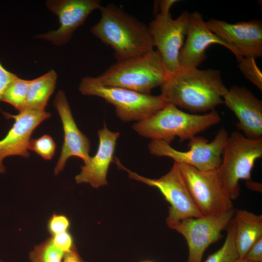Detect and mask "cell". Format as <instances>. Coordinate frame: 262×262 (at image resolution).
<instances>
[{
  "mask_svg": "<svg viewBox=\"0 0 262 262\" xmlns=\"http://www.w3.org/2000/svg\"><path fill=\"white\" fill-rule=\"evenodd\" d=\"M16 77L17 75L6 69L0 62V99L8 86Z\"/></svg>",
  "mask_w": 262,
  "mask_h": 262,
  "instance_id": "29",
  "label": "cell"
},
{
  "mask_svg": "<svg viewBox=\"0 0 262 262\" xmlns=\"http://www.w3.org/2000/svg\"><path fill=\"white\" fill-rule=\"evenodd\" d=\"M223 104L238 119L236 125L252 139L262 138V101L246 87L234 85L223 98Z\"/></svg>",
  "mask_w": 262,
  "mask_h": 262,
  "instance_id": "16",
  "label": "cell"
},
{
  "mask_svg": "<svg viewBox=\"0 0 262 262\" xmlns=\"http://www.w3.org/2000/svg\"><path fill=\"white\" fill-rule=\"evenodd\" d=\"M221 120L215 110L203 115L192 114L168 103L163 108L132 126L139 135L170 144L178 137L180 142L189 140Z\"/></svg>",
  "mask_w": 262,
  "mask_h": 262,
  "instance_id": "3",
  "label": "cell"
},
{
  "mask_svg": "<svg viewBox=\"0 0 262 262\" xmlns=\"http://www.w3.org/2000/svg\"><path fill=\"white\" fill-rule=\"evenodd\" d=\"M262 157V138L252 139L238 131L229 135L218 169L223 185L232 200L240 192L239 181L251 180L255 162Z\"/></svg>",
  "mask_w": 262,
  "mask_h": 262,
  "instance_id": "6",
  "label": "cell"
},
{
  "mask_svg": "<svg viewBox=\"0 0 262 262\" xmlns=\"http://www.w3.org/2000/svg\"><path fill=\"white\" fill-rule=\"evenodd\" d=\"M65 253L54 244L52 238L36 246L29 254L31 262H62Z\"/></svg>",
  "mask_w": 262,
  "mask_h": 262,
  "instance_id": "23",
  "label": "cell"
},
{
  "mask_svg": "<svg viewBox=\"0 0 262 262\" xmlns=\"http://www.w3.org/2000/svg\"><path fill=\"white\" fill-rule=\"evenodd\" d=\"M234 262H246V261L243 260V259H238V260H236Z\"/></svg>",
  "mask_w": 262,
  "mask_h": 262,
  "instance_id": "33",
  "label": "cell"
},
{
  "mask_svg": "<svg viewBox=\"0 0 262 262\" xmlns=\"http://www.w3.org/2000/svg\"><path fill=\"white\" fill-rule=\"evenodd\" d=\"M225 128L220 129L211 141L201 136L189 140V149L178 150L161 140H152L148 145L150 154L158 157H167L179 164L191 165L201 171L218 168L222 162L223 148L229 136Z\"/></svg>",
  "mask_w": 262,
  "mask_h": 262,
  "instance_id": "8",
  "label": "cell"
},
{
  "mask_svg": "<svg viewBox=\"0 0 262 262\" xmlns=\"http://www.w3.org/2000/svg\"><path fill=\"white\" fill-rule=\"evenodd\" d=\"M186 37L179 55L181 70L197 68L206 59V49L213 44L226 47L236 59L241 56L233 48L209 29L202 15L197 11L188 13Z\"/></svg>",
  "mask_w": 262,
  "mask_h": 262,
  "instance_id": "13",
  "label": "cell"
},
{
  "mask_svg": "<svg viewBox=\"0 0 262 262\" xmlns=\"http://www.w3.org/2000/svg\"><path fill=\"white\" fill-rule=\"evenodd\" d=\"M246 184L247 187L253 190L260 191L261 190L262 185L259 183L252 181L251 180L246 181Z\"/></svg>",
  "mask_w": 262,
  "mask_h": 262,
  "instance_id": "32",
  "label": "cell"
},
{
  "mask_svg": "<svg viewBox=\"0 0 262 262\" xmlns=\"http://www.w3.org/2000/svg\"><path fill=\"white\" fill-rule=\"evenodd\" d=\"M150 262V261H144V262Z\"/></svg>",
  "mask_w": 262,
  "mask_h": 262,
  "instance_id": "34",
  "label": "cell"
},
{
  "mask_svg": "<svg viewBox=\"0 0 262 262\" xmlns=\"http://www.w3.org/2000/svg\"><path fill=\"white\" fill-rule=\"evenodd\" d=\"M99 10L100 18L91 32L113 49L117 61L154 49L148 26L113 4L101 5Z\"/></svg>",
  "mask_w": 262,
  "mask_h": 262,
  "instance_id": "2",
  "label": "cell"
},
{
  "mask_svg": "<svg viewBox=\"0 0 262 262\" xmlns=\"http://www.w3.org/2000/svg\"><path fill=\"white\" fill-rule=\"evenodd\" d=\"M51 237L55 246L65 253L75 246L72 236L68 231L52 235Z\"/></svg>",
  "mask_w": 262,
  "mask_h": 262,
  "instance_id": "27",
  "label": "cell"
},
{
  "mask_svg": "<svg viewBox=\"0 0 262 262\" xmlns=\"http://www.w3.org/2000/svg\"><path fill=\"white\" fill-rule=\"evenodd\" d=\"M53 105L61 118L64 132L63 144L54 169V174L57 175L63 170L67 160L72 156L82 159L84 163L88 161L90 158L91 144L89 139L77 126L63 90L58 91Z\"/></svg>",
  "mask_w": 262,
  "mask_h": 262,
  "instance_id": "17",
  "label": "cell"
},
{
  "mask_svg": "<svg viewBox=\"0 0 262 262\" xmlns=\"http://www.w3.org/2000/svg\"><path fill=\"white\" fill-rule=\"evenodd\" d=\"M236 60L238 66L243 75L262 91V73L256 63L255 58L240 56Z\"/></svg>",
  "mask_w": 262,
  "mask_h": 262,
  "instance_id": "24",
  "label": "cell"
},
{
  "mask_svg": "<svg viewBox=\"0 0 262 262\" xmlns=\"http://www.w3.org/2000/svg\"><path fill=\"white\" fill-rule=\"evenodd\" d=\"M28 149L34 151L43 159L49 160L54 155L56 145L49 135L45 134L37 139L31 138Z\"/></svg>",
  "mask_w": 262,
  "mask_h": 262,
  "instance_id": "25",
  "label": "cell"
},
{
  "mask_svg": "<svg viewBox=\"0 0 262 262\" xmlns=\"http://www.w3.org/2000/svg\"><path fill=\"white\" fill-rule=\"evenodd\" d=\"M48 9L57 15L59 27L56 30L35 36L56 46L67 43L74 31L82 25L88 16L101 6L99 0H49L46 2Z\"/></svg>",
  "mask_w": 262,
  "mask_h": 262,
  "instance_id": "12",
  "label": "cell"
},
{
  "mask_svg": "<svg viewBox=\"0 0 262 262\" xmlns=\"http://www.w3.org/2000/svg\"><path fill=\"white\" fill-rule=\"evenodd\" d=\"M227 235L222 246L208 256L204 262H234L239 259L235 243V224L233 219L227 228Z\"/></svg>",
  "mask_w": 262,
  "mask_h": 262,
  "instance_id": "22",
  "label": "cell"
},
{
  "mask_svg": "<svg viewBox=\"0 0 262 262\" xmlns=\"http://www.w3.org/2000/svg\"><path fill=\"white\" fill-rule=\"evenodd\" d=\"M233 219L235 245L239 259H242L254 243L262 237V215L235 209Z\"/></svg>",
  "mask_w": 262,
  "mask_h": 262,
  "instance_id": "19",
  "label": "cell"
},
{
  "mask_svg": "<svg viewBox=\"0 0 262 262\" xmlns=\"http://www.w3.org/2000/svg\"><path fill=\"white\" fill-rule=\"evenodd\" d=\"M30 80L16 77L6 88L0 101L11 104L19 112L25 109Z\"/></svg>",
  "mask_w": 262,
  "mask_h": 262,
  "instance_id": "21",
  "label": "cell"
},
{
  "mask_svg": "<svg viewBox=\"0 0 262 262\" xmlns=\"http://www.w3.org/2000/svg\"><path fill=\"white\" fill-rule=\"evenodd\" d=\"M209 29L234 49L239 56L256 58L262 56V22L259 19L234 24L211 18Z\"/></svg>",
  "mask_w": 262,
  "mask_h": 262,
  "instance_id": "14",
  "label": "cell"
},
{
  "mask_svg": "<svg viewBox=\"0 0 262 262\" xmlns=\"http://www.w3.org/2000/svg\"><path fill=\"white\" fill-rule=\"evenodd\" d=\"M94 78L104 86L150 94L153 88L164 83L166 76L161 56L153 49L141 55L116 61Z\"/></svg>",
  "mask_w": 262,
  "mask_h": 262,
  "instance_id": "4",
  "label": "cell"
},
{
  "mask_svg": "<svg viewBox=\"0 0 262 262\" xmlns=\"http://www.w3.org/2000/svg\"><path fill=\"white\" fill-rule=\"evenodd\" d=\"M62 262H85L80 256L74 246L70 251L65 253Z\"/></svg>",
  "mask_w": 262,
  "mask_h": 262,
  "instance_id": "30",
  "label": "cell"
},
{
  "mask_svg": "<svg viewBox=\"0 0 262 262\" xmlns=\"http://www.w3.org/2000/svg\"><path fill=\"white\" fill-rule=\"evenodd\" d=\"M0 262H3L2 261L0 260Z\"/></svg>",
  "mask_w": 262,
  "mask_h": 262,
  "instance_id": "35",
  "label": "cell"
},
{
  "mask_svg": "<svg viewBox=\"0 0 262 262\" xmlns=\"http://www.w3.org/2000/svg\"><path fill=\"white\" fill-rule=\"evenodd\" d=\"M98 134L99 143L97 153L84 163L81 172L75 177L77 183H87L96 188L107 183L108 170L113 161L116 141L120 133L110 131L104 123Z\"/></svg>",
  "mask_w": 262,
  "mask_h": 262,
  "instance_id": "18",
  "label": "cell"
},
{
  "mask_svg": "<svg viewBox=\"0 0 262 262\" xmlns=\"http://www.w3.org/2000/svg\"><path fill=\"white\" fill-rule=\"evenodd\" d=\"M188 13L184 11L176 19L172 18L170 13H159L148 26L154 47L161 56L166 78L180 70L179 55L187 34Z\"/></svg>",
  "mask_w": 262,
  "mask_h": 262,
  "instance_id": "10",
  "label": "cell"
},
{
  "mask_svg": "<svg viewBox=\"0 0 262 262\" xmlns=\"http://www.w3.org/2000/svg\"><path fill=\"white\" fill-rule=\"evenodd\" d=\"M241 259L247 262H262V237L254 243Z\"/></svg>",
  "mask_w": 262,
  "mask_h": 262,
  "instance_id": "28",
  "label": "cell"
},
{
  "mask_svg": "<svg viewBox=\"0 0 262 262\" xmlns=\"http://www.w3.org/2000/svg\"><path fill=\"white\" fill-rule=\"evenodd\" d=\"M235 209L221 214L186 218L168 226L183 236L188 247L186 262H202L205 251L218 241L233 218Z\"/></svg>",
  "mask_w": 262,
  "mask_h": 262,
  "instance_id": "11",
  "label": "cell"
},
{
  "mask_svg": "<svg viewBox=\"0 0 262 262\" xmlns=\"http://www.w3.org/2000/svg\"><path fill=\"white\" fill-rule=\"evenodd\" d=\"M79 89L83 95L98 97L113 105L117 116L124 122L143 120L168 104L161 95L154 96L104 86L98 82L94 77L89 76L81 80Z\"/></svg>",
  "mask_w": 262,
  "mask_h": 262,
  "instance_id": "5",
  "label": "cell"
},
{
  "mask_svg": "<svg viewBox=\"0 0 262 262\" xmlns=\"http://www.w3.org/2000/svg\"><path fill=\"white\" fill-rule=\"evenodd\" d=\"M117 166L126 170L131 179L141 181L157 188L170 204L167 226L180 220L203 216L196 205L180 171L179 164L174 162L170 170L157 179L147 178L133 172L124 166L115 158Z\"/></svg>",
  "mask_w": 262,
  "mask_h": 262,
  "instance_id": "9",
  "label": "cell"
},
{
  "mask_svg": "<svg viewBox=\"0 0 262 262\" xmlns=\"http://www.w3.org/2000/svg\"><path fill=\"white\" fill-rule=\"evenodd\" d=\"M177 1L176 0H163L159 1L160 13H169L171 7Z\"/></svg>",
  "mask_w": 262,
  "mask_h": 262,
  "instance_id": "31",
  "label": "cell"
},
{
  "mask_svg": "<svg viewBox=\"0 0 262 262\" xmlns=\"http://www.w3.org/2000/svg\"><path fill=\"white\" fill-rule=\"evenodd\" d=\"M57 79L56 72L51 69L30 80L25 109L45 111L48 100L55 90Z\"/></svg>",
  "mask_w": 262,
  "mask_h": 262,
  "instance_id": "20",
  "label": "cell"
},
{
  "mask_svg": "<svg viewBox=\"0 0 262 262\" xmlns=\"http://www.w3.org/2000/svg\"><path fill=\"white\" fill-rule=\"evenodd\" d=\"M70 227L68 218L63 214H53L47 223V229L52 235L67 231Z\"/></svg>",
  "mask_w": 262,
  "mask_h": 262,
  "instance_id": "26",
  "label": "cell"
},
{
  "mask_svg": "<svg viewBox=\"0 0 262 262\" xmlns=\"http://www.w3.org/2000/svg\"><path fill=\"white\" fill-rule=\"evenodd\" d=\"M162 95L177 107L193 113L212 111L223 104L228 89L219 70H180L167 77L161 86Z\"/></svg>",
  "mask_w": 262,
  "mask_h": 262,
  "instance_id": "1",
  "label": "cell"
},
{
  "mask_svg": "<svg viewBox=\"0 0 262 262\" xmlns=\"http://www.w3.org/2000/svg\"><path fill=\"white\" fill-rule=\"evenodd\" d=\"M7 118H13L14 123L6 136L0 140V174L5 171L3 160L11 156L28 158L29 142L34 130L43 121L50 116L49 112L25 109L17 115L4 113Z\"/></svg>",
  "mask_w": 262,
  "mask_h": 262,
  "instance_id": "15",
  "label": "cell"
},
{
  "mask_svg": "<svg viewBox=\"0 0 262 262\" xmlns=\"http://www.w3.org/2000/svg\"><path fill=\"white\" fill-rule=\"evenodd\" d=\"M178 164L191 196L203 215H219L233 208L218 168L201 171L190 165Z\"/></svg>",
  "mask_w": 262,
  "mask_h": 262,
  "instance_id": "7",
  "label": "cell"
}]
</instances>
